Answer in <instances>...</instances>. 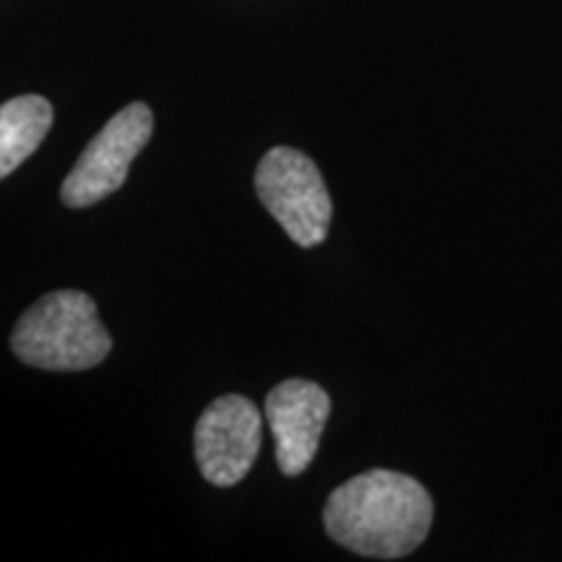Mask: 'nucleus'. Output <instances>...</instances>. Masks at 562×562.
<instances>
[{
    "label": "nucleus",
    "instance_id": "obj_1",
    "mask_svg": "<svg viewBox=\"0 0 562 562\" xmlns=\"http://www.w3.org/2000/svg\"><path fill=\"white\" fill-rule=\"evenodd\" d=\"M323 524L349 552L398 560L425 542L432 526V497L409 474L372 469L331 492Z\"/></svg>",
    "mask_w": 562,
    "mask_h": 562
},
{
    "label": "nucleus",
    "instance_id": "obj_2",
    "mask_svg": "<svg viewBox=\"0 0 562 562\" xmlns=\"http://www.w3.org/2000/svg\"><path fill=\"white\" fill-rule=\"evenodd\" d=\"M11 349L24 364L76 372L100 364L112 339L97 315V302L79 290H60L34 302L11 334Z\"/></svg>",
    "mask_w": 562,
    "mask_h": 562
},
{
    "label": "nucleus",
    "instance_id": "obj_3",
    "mask_svg": "<svg viewBox=\"0 0 562 562\" xmlns=\"http://www.w3.org/2000/svg\"><path fill=\"white\" fill-rule=\"evenodd\" d=\"M258 199L300 248L326 240L331 224V199L315 161L290 146H277L256 170Z\"/></svg>",
    "mask_w": 562,
    "mask_h": 562
},
{
    "label": "nucleus",
    "instance_id": "obj_4",
    "mask_svg": "<svg viewBox=\"0 0 562 562\" xmlns=\"http://www.w3.org/2000/svg\"><path fill=\"white\" fill-rule=\"evenodd\" d=\"M154 115L144 102H133L117 112L89 140L74 170L63 180L60 199L70 209H87L115 193L128 178L131 161L149 144Z\"/></svg>",
    "mask_w": 562,
    "mask_h": 562
},
{
    "label": "nucleus",
    "instance_id": "obj_5",
    "mask_svg": "<svg viewBox=\"0 0 562 562\" xmlns=\"http://www.w3.org/2000/svg\"><path fill=\"white\" fill-rule=\"evenodd\" d=\"M261 451V414L245 396H222L195 422V461L203 480L232 487Z\"/></svg>",
    "mask_w": 562,
    "mask_h": 562
},
{
    "label": "nucleus",
    "instance_id": "obj_6",
    "mask_svg": "<svg viewBox=\"0 0 562 562\" xmlns=\"http://www.w3.org/2000/svg\"><path fill=\"white\" fill-rule=\"evenodd\" d=\"M331 414V398L313 381H284L266 398V419L277 440V463L286 476L311 467Z\"/></svg>",
    "mask_w": 562,
    "mask_h": 562
},
{
    "label": "nucleus",
    "instance_id": "obj_7",
    "mask_svg": "<svg viewBox=\"0 0 562 562\" xmlns=\"http://www.w3.org/2000/svg\"><path fill=\"white\" fill-rule=\"evenodd\" d=\"M53 104L40 94H24L0 108V175L9 178L30 159L53 125Z\"/></svg>",
    "mask_w": 562,
    "mask_h": 562
}]
</instances>
